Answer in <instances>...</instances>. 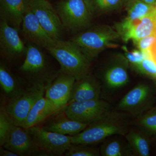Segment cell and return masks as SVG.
<instances>
[{"instance_id": "6da1fadb", "label": "cell", "mask_w": 156, "mask_h": 156, "mask_svg": "<svg viewBox=\"0 0 156 156\" xmlns=\"http://www.w3.org/2000/svg\"><path fill=\"white\" fill-rule=\"evenodd\" d=\"M131 117L112 110L102 119L88 125L80 133L70 136L72 144L95 145L115 135L125 136L129 131Z\"/></svg>"}, {"instance_id": "7a4b0ae2", "label": "cell", "mask_w": 156, "mask_h": 156, "mask_svg": "<svg viewBox=\"0 0 156 156\" xmlns=\"http://www.w3.org/2000/svg\"><path fill=\"white\" fill-rule=\"evenodd\" d=\"M121 39L119 34L108 25L90 26L78 33L69 41L81 49L92 62L108 48L116 47L115 42Z\"/></svg>"}, {"instance_id": "3957f363", "label": "cell", "mask_w": 156, "mask_h": 156, "mask_svg": "<svg viewBox=\"0 0 156 156\" xmlns=\"http://www.w3.org/2000/svg\"><path fill=\"white\" fill-rule=\"evenodd\" d=\"M46 50L59 63V72L72 76L76 80L90 73L91 62L79 47L69 40H55Z\"/></svg>"}, {"instance_id": "277c9868", "label": "cell", "mask_w": 156, "mask_h": 156, "mask_svg": "<svg viewBox=\"0 0 156 156\" xmlns=\"http://www.w3.org/2000/svg\"><path fill=\"white\" fill-rule=\"evenodd\" d=\"M18 71L31 85L48 87L58 75L52 71L45 54L40 47L29 43L23 64Z\"/></svg>"}, {"instance_id": "5b68a950", "label": "cell", "mask_w": 156, "mask_h": 156, "mask_svg": "<svg viewBox=\"0 0 156 156\" xmlns=\"http://www.w3.org/2000/svg\"><path fill=\"white\" fill-rule=\"evenodd\" d=\"M54 8L65 29L70 32L78 33L91 26L93 15L85 0H59Z\"/></svg>"}, {"instance_id": "8992f818", "label": "cell", "mask_w": 156, "mask_h": 156, "mask_svg": "<svg viewBox=\"0 0 156 156\" xmlns=\"http://www.w3.org/2000/svg\"><path fill=\"white\" fill-rule=\"evenodd\" d=\"M37 150V155L64 156L72 145L71 136L34 126L28 128Z\"/></svg>"}, {"instance_id": "52a82bcc", "label": "cell", "mask_w": 156, "mask_h": 156, "mask_svg": "<svg viewBox=\"0 0 156 156\" xmlns=\"http://www.w3.org/2000/svg\"><path fill=\"white\" fill-rule=\"evenodd\" d=\"M46 88L43 86L31 85L2 106L15 126H22L34 105L45 95Z\"/></svg>"}, {"instance_id": "ba28073f", "label": "cell", "mask_w": 156, "mask_h": 156, "mask_svg": "<svg viewBox=\"0 0 156 156\" xmlns=\"http://www.w3.org/2000/svg\"><path fill=\"white\" fill-rule=\"evenodd\" d=\"M154 98L152 88L147 84L140 83L121 99L116 110L137 118L152 108Z\"/></svg>"}, {"instance_id": "9c48e42d", "label": "cell", "mask_w": 156, "mask_h": 156, "mask_svg": "<svg viewBox=\"0 0 156 156\" xmlns=\"http://www.w3.org/2000/svg\"><path fill=\"white\" fill-rule=\"evenodd\" d=\"M112 110L108 102L100 98L71 102L65 108L64 112L69 118L89 125L102 119Z\"/></svg>"}, {"instance_id": "30bf717a", "label": "cell", "mask_w": 156, "mask_h": 156, "mask_svg": "<svg viewBox=\"0 0 156 156\" xmlns=\"http://www.w3.org/2000/svg\"><path fill=\"white\" fill-rule=\"evenodd\" d=\"M30 8L52 38L62 40L65 28L56 9L48 0L28 1Z\"/></svg>"}, {"instance_id": "8fae6325", "label": "cell", "mask_w": 156, "mask_h": 156, "mask_svg": "<svg viewBox=\"0 0 156 156\" xmlns=\"http://www.w3.org/2000/svg\"><path fill=\"white\" fill-rule=\"evenodd\" d=\"M115 30L126 43L130 40L134 42L145 37L156 35V11L134 20L125 18L116 25Z\"/></svg>"}, {"instance_id": "7c38bea8", "label": "cell", "mask_w": 156, "mask_h": 156, "mask_svg": "<svg viewBox=\"0 0 156 156\" xmlns=\"http://www.w3.org/2000/svg\"><path fill=\"white\" fill-rule=\"evenodd\" d=\"M129 63L125 56H118L104 69L100 81L102 87L101 94L115 92L128 84Z\"/></svg>"}, {"instance_id": "4fadbf2b", "label": "cell", "mask_w": 156, "mask_h": 156, "mask_svg": "<svg viewBox=\"0 0 156 156\" xmlns=\"http://www.w3.org/2000/svg\"><path fill=\"white\" fill-rule=\"evenodd\" d=\"M19 31L5 21L0 22V52L5 61H15L26 55L27 46L20 37Z\"/></svg>"}, {"instance_id": "5bb4252c", "label": "cell", "mask_w": 156, "mask_h": 156, "mask_svg": "<svg viewBox=\"0 0 156 156\" xmlns=\"http://www.w3.org/2000/svg\"><path fill=\"white\" fill-rule=\"evenodd\" d=\"M76 80L72 76L59 72L46 88L45 97L60 109H64L68 104Z\"/></svg>"}, {"instance_id": "9a60e30c", "label": "cell", "mask_w": 156, "mask_h": 156, "mask_svg": "<svg viewBox=\"0 0 156 156\" xmlns=\"http://www.w3.org/2000/svg\"><path fill=\"white\" fill-rule=\"evenodd\" d=\"M23 36L30 43L45 49L51 46L55 40L44 30L37 18L30 9L26 13L22 25Z\"/></svg>"}, {"instance_id": "2e32d148", "label": "cell", "mask_w": 156, "mask_h": 156, "mask_svg": "<svg viewBox=\"0 0 156 156\" xmlns=\"http://www.w3.org/2000/svg\"><path fill=\"white\" fill-rule=\"evenodd\" d=\"M18 156L37 155V150L28 128L14 125L9 139L2 146Z\"/></svg>"}, {"instance_id": "e0dca14e", "label": "cell", "mask_w": 156, "mask_h": 156, "mask_svg": "<svg viewBox=\"0 0 156 156\" xmlns=\"http://www.w3.org/2000/svg\"><path fill=\"white\" fill-rule=\"evenodd\" d=\"M102 92L101 83L90 73L76 80L68 104L73 102L98 99Z\"/></svg>"}, {"instance_id": "ac0fdd59", "label": "cell", "mask_w": 156, "mask_h": 156, "mask_svg": "<svg viewBox=\"0 0 156 156\" xmlns=\"http://www.w3.org/2000/svg\"><path fill=\"white\" fill-rule=\"evenodd\" d=\"M30 9L27 0H0L1 20L19 31L23 17Z\"/></svg>"}, {"instance_id": "d6986e66", "label": "cell", "mask_w": 156, "mask_h": 156, "mask_svg": "<svg viewBox=\"0 0 156 156\" xmlns=\"http://www.w3.org/2000/svg\"><path fill=\"white\" fill-rule=\"evenodd\" d=\"M0 87L6 103L21 94L26 89L21 80L3 60L0 62Z\"/></svg>"}, {"instance_id": "ffe728a7", "label": "cell", "mask_w": 156, "mask_h": 156, "mask_svg": "<svg viewBox=\"0 0 156 156\" xmlns=\"http://www.w3.org/2000/svg\"><path fill=\"white\" fill-rule=\"evenodd\" d=\"M61 110L52 101L43 96L34 105L21 127L29 128L37 126L48 117Z\"/></svg>"}, {"instance_id": "44dd1931", "label": "cell", "mask_w": 156, "mask_h": 156, "mask_svg": "<svg viewBox=\"0 0 156 156\" xmlns=\"http://www.w3.org/2000/svg\"><path fill=\"white\" fill-rule=\"evenodd\" d=\"M88 126V124L69 118L64 113V115L56 117L42 128L58 134L73 136L80 133Z\"/></svg>"}, {"instance_id": "7402d4cb", "label": "cell", "mask_w": 156, "mask_h": 156, "mask_svg": "<svg viewBox=\"0 0 156 156\" xmlns=\"http://www.w3.org/2000/svg\"><path fill=\"white\" fill-rule=\"evenodd\" d=\"M149 136L138 129L128 131L125 137L134 156L150 155Z\"/></svg>"}, {"instance_id": "603a6c76", "label": "cell", "mask_w": 156, "mask_h": 156, "mask_svg": "<svg viewBox=\"0 0 156 156\" xmlns=\"http://www.w3.org/2000/svg\"><path fill=\"white\" fill-rule=\"evenodd\" d=\"M101 146V155L102 156H134L128 143L119 138L105 140Z\"/></svg>"}, {"instance_id": "cb8c5ba5", "label": "cell", "mask_w": 156, "mask_h": 156, "mask_svg": "<svg viewBox=\"0 0 156 156\" xmlns=\"http://www.w3.org/2000/svg\"><path fill=\"white\" fill-rule=\"evenodd\" d=\"M85 1L93 16L118 11L126 7L124 0H85Z\"/></svg>"}, {"instance_id": "d4e9b609", "label": "cell", "mask_w": 156, "mask_h": 156, "mask_svg": "<svg viewBox=\"0 0 156 156\" xmlns=\"http://www.w3.org/2000/svg\"><path fill=\"white\" fill-rule=\"evenodd\" d=\"M126 19L134 20L145 17L156 11V6L147 4L142 0H131L126 5Z\"/></svg>"}, {"instance_id": "484cf974", "label": "cell", "mask_w": 156, "mask_h": 156, "mask_svg": "<svg viewBox=\"0 0 156 156\" xmlns=\"http://www.w3.org/2000/svg\"><path fill=\"white\" fill-rule=\"evenodd\" d=\"M134 124L137 129L149 136L156 135V108H151L136 118Z\"/></svg>"}, {"instance_id": "4316f807", "label": "cell", "mask_w": 156, "mask_h": 156, "mask_svg": "<svg viewBox=\"0 0 156 156\" xmlns=\"http://www.w3.org/2000/svg\"><path fill=\"white\" fill-rule=\"evenodd\" d=\"M100 149L95 145L72 144L64 154L65 156H99Z\"/></svg>"}, {"instance_id": "83f0119b", "label": "cell", "mask_w": 156, "mask_h": 156, "mask_svg": "<svg viewBox=\"0 0 156 156\" xmlns=\"http://www.w3.org/2000/svg\"><path fill=\"white\" fill-rule=\"evenodd\" d=\"M14 123L4 109L1 106L0 111V145L2 146L9 139Z\"/></svg>"}, {"instance_id": "f1b7e54d", "label": "cell", "mask_w": 156, "mask_h": 156, "mask_svg": "<svg viewBox=\"0 0 156 156\" xmlns=\"http://www.w3.org/2000/svg\"><path fill=\"white\" fill-rule=\"evenodd\" d=\"M136 72L156 80V62L151 58H146L142 61L131 64Z\"/></svg>"}, {"instance_id": "f546056e", "label": "cell", "mask_w": 156, "mask_h": 156, "mask_svg": "<svg viewBox=\"0 0 156 156\" xmlns=\"http://www.w3.org/2000/svg\"><path fill=\"white\" fill-rule=\"evenodd\" d=\"M122 49L125 52V56L128 59L130 64L138 63L146 58H151L150 50L147 52H143L138 49L134 50L130 52L124 46L123 47Z\"/></svg>"}, {"instance_id": "4dcf8cb0", "label": "cell", "mask_w": 156, "mask_h": 156, "mask_svg": "<svg viewBox=\"0 0 156 156\" xmlns=\"http://www.w3.org/2000/svg\"><path fill=\"white\" fill-rule=\"evenodd\" d=\"M156 41V35H151L140 39L134 43L138 49L142 52H146L150 50Z\"/></svg>"}, {"instance_id": "1f68e13d", "label": "cell", "mask_w": 156, "mask_h": 156, "mask_svg": "<svg viewBox=\"0 0 156 156\" xmlns=\"http://www.w3.org/2000/svg\"><path fill=\"white\" fill-rule=\"evenodd\" d=\"M0 156H18L14 152L5 148L3 146L0 147Z\"/></svg>"}, {"instance_id": "d6a6232c", "label": "cell", "mask_w": 156, "mask_h": 156, "mask_svg": "<svg viewBox=\"0 0 156 156\" xmlns=\"http://www.w3.org/2000/svg\"><path fill=\"white\" fill-rule=\"evenodd\" d=\"M144 2L149 4V5H155L156 2V0H142Z\"/></svg>"}, {"instance_id": "836d02e7", "label": "cell", "mask_w": 156, "mask_h": 156, "mask_svg": "<svg viewBox=\"0 0 156 156\" xmlns=\"http://www.w3.org/2000/svg\"><path fill=\"white\" fill-rule=\"evenodd\" d=\"M124 2H125V4H126V5H127V4H128V2H130V1H131V0H124Z\"/></svg>"}, {"instance_id": "e575fe53", "label": "cell", "mask_w": 156, "mask_h": 156, "mask_svg": "<svg viewBox=\"0 0 156 156\" xmlns=\"http://www.w3.org/2000/svg\"><path fill=\"white\" fill-rule=\"evenodd\" d=\"M155 5L156 6V3H155Z\"/></svg>"}, {"instance_id": "d590c367", "label": "cell", "mask_w": 156, "mask_h": 156, "mask_svg": "<svg viewBox=\"0 0 156 156\" xmlns=\"http://www.w3.org/2000/svg\"><path fill=\"white\" fill-rule=\"evenodd\" d=\"M27 1H30V0H27Z\"/></svg>"}, {"instance_id": "8d00e7d4", "label": "cell", "mask_w": 156, "mask_h": 156, "mask_svg": "<svg viewBox=\"0 0 156 156\" xmlns=\"http://www.w3.org/2000/svg\"><path fill=\"white\" fill-rule=\"evenodd\" d=\"M155 108H156V107H155Z\"/></svg>"}, {"instance_id": "74e56055", "label": "cell", "mask_w": 156, "mask_h": 156, "mask_svg": "<svg viewBox=\"0 0 156 156\" xmlns=\"http://www.w3.org/2000/svg\"></svg>"}]
</instances>
